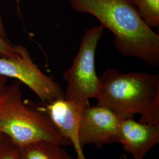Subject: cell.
Masks as SVG:
<instances>
[{
  "mask_svg": "<svg viewBox=\"0 0 159 159\" xmlns=\"http://www.w3.org/2000/svg\"><path fill=\"white\" fill-rule=\"evenodd\" d=\"M16 1H17V2L18 3V1H20V0H16Z\"/></svg>",
  "mask_w": 159,
  "mask_h": 159,
  "instance_id": "cell-17",
  "label": "cell"
},
{
  "mask_svg": "<svg viewBox=\"0 0 159 159\" xmlns=\"http://www.w3.org/2000/svg\"><path fill=\"white\" fill-rule=\"evenodd\" d=\"M77 12L89 14L111 31L117 51L154 67L159 65V35L139 15L131 0H69Z\"/></svg>",
  "mask_w": 159,
  "mask_h": 159,
  "instance_id": "cell-1",
  "label": "cell"
},
{
  "mask_svg": "<svg viewBox=\"0 0 159 159\" xmlns=\"http://www.w3.org/2000/svg\"><path fill=\"white\" fill-rule=\"evenodd\" d=\"M3 137H4V136H3V135L0 133V141L2 140V139L3 138Z\"/></svg>",
  "mask_w": 159,
  "mask_h": 159,
  "instance_id": "cell-16",
  "label": "cell"
},
{
  "mask_svg": "<svg viewBox=\"0 0 159 159\" xmlns=\"http://www.w3.org/2000/svg\"><path fill=\"white\" fill-rule=\"evenodd\" d=\"M97 105L121 119L140 115V122L159 125V75L107 70L99 77Z\"/></svg>",
  "mask_w": 159,
  "mask_h": 159,
  "instance_id": "cell-2",
  "label": "cell"
},
{
  "mask_svg": "<svg viewBox=\"0 0 159 159\" xmlns=\"http://www.w3.org/2000/svg\"><path fill=\"white\" fill-rule=\"evenodd\" d=\"M143 21L151 29L159 27V0H131Z\"/></svg>",
  "mask_w": 159,
  "mask_h": 159,
  "instance_id": "cell-10",
  "label": "cell"
},
{
  "mask_svg": "<svg viewBox=\"0 0 159 159\" xmlns=\"http://www.w3.org/2000/svg\"><path fill=\"white\" fill-rule=\"evenodd\" d=\"M20 85H7L0 97V133L19 148L43 141L71 146L37 106L23 100Z\"/></svg>",
  "mask_w": 159,
  "mask_h": 159,
  "instance_id": "cell-3",
  "label": "cell"
},
{
  "mask_svg": "<svg viewBox=\"0 0 159 159\" xmlns=\"http://www.w3.org/2000/svg\"><path fill=\"white\" fill-rule=\"evenodd\" d=\"M121 118L110 109L97 105L84 108L80 123L79 140L82 148L93 144L101 148L119 142Z\"/></svg>",
  "mask_w": 159,
  "mask_h": 159,
  "instance_id": "cell-6",
  "label": "cell"
},
{
  "mask_svg": "<svg viewBox=\"0 0 159 159\" xmlns=\"http://www.w3.org/2000/svg\"><path fill=\"white\" fill-rule=\"evenodd\" d=\"M0 33L2 34V35H6L5 30H4V26H3L2 19H1V16H0Z\"/></svg>",
  "mask_w": 159,
  "mask_h": 159,
  "instance_id": "cell-14",
  "label": "cell"
},
{
  "mask_svg": "<svg viewBox=\"0 0 159 159\" xmlns=\"http://www.w3.org/2000/svg\"><path fill=\"white\" fill-rule=\"evenodd\" d=\"M119 159H127V156H125V154H124V155H121Z\"/></svg>",
  "mask_w": 159,
  "mask_h": 159,
  "instance_id": "cell-15",
  "label": "cell"
},
{
  "mask_svg": "<svg viewBox=\"0 0 159 159\" xmlns=\"http://www.w3.org/2000/svg\"><path fill=\"white\" fill-rule=\"evenodd\" d=\"M17 54V46L11 44L5 35L0 33V57H14Z\"/></svg>",
  "mask_w": 159,
  "mask_h": 159,
  "instance_id": "cell-12",
  "label": "cell"
},
{
  "mask_svg": "<svg viewBox=\"0 0 159 159\" xmlns=\"http://www.w3.org/2000/svg\"><path fill=\"white\" fill-rule=\"evenodd\" d=\"M104 30L100 25L85 31L72 65L63 73L67 84L66 99L83 101L98 96L100 83L96 71L95 56Z\"/></svg>",
  "mask_w": 159,
  "mask_h": 159,
  "instance_id": "cell-4",
  "label": "cell"
},
{
  "mask_svg": "<svg viewBox=\"0 0 159 159\" xmlns=\"http://www.w3.org/2000/svg\"><path fill=\"white\" fill-rule=\"evenodd\" d=\"M19 157L20 159H73L63 146L46 141L19 148Z\"/></svg>",
  "mask_w": 159,
  "mask_h": 159,
  "instance_id": "cell-9",
  "label": "cell"
},
{
  "mask_svg": "<svg viewBox=\"0 0 159 159\" xmlns=\"http://www.w3.org/2000/svg\"><path fill=\"white\" fill-rule=\"evenodd\" d=\"M0 75L16 79L25 84L40 98L41 102L65 98L60 84L41 71L24 46H17V54L14 57H0Z\"/></svg>",
  "mask_w": 159,
  "mask_h": 159,
  "instance_id": "cell-5",
  "label": "cell"
},
{
  "mask_svg": "<svg viewBox=\"0 0 159 159\" xmlns=\"http://www.w3.org/2000/svg\"><path fill=\"white\" fill-rule=\"evenodd\" d=\"M89 104V100H70L63 98L37 105L58 133L73 146L77 159H86L80 143L79 132L83 111Z\"/></svg>",
  "mask_w": 159,
  "mask_h": 159,
  "instance_id": "cell-7",
  "label": "cell"
},
{
  "mask_svg": "<svg viewBox=\"0 0 159 159\" xmlns=\"http://www.w3.org/2000/svg\"><path fill=\"white\" fill-rule=\"evenodd\" d=\"M6 83H7V78L0 75V97L2 96L4 91L6 89Z\"/></svg>",
  "mask_w": 159,
  "mask_h": 159,
  "instance_id": "cell-13",
  "label": "cell"
},
{
  "mask_svg": "<svg viewBox=\"0 0 159 159\" xmlns=\"http://www.w3.org/2000/svg\"><path fill=\"white\" fill-rule=\"evenodd\" d=\"M159 142V125L137 121L134 118L121 119L119 142L134 159H144Z\"/></svg>",
  "mask_w": 159,
  "mask_h": 159,
  "instance_id": "cell-8",
  "label": "cell"
},
{
  "mask_svg": "<svg viewBox=\"0 0 159 159\" xmlns=\"http://www.w3.org/2000/svg\"><path fill=\"white\" fill-rule=\"evenodd\" d=\"M0 159H20L19 148L4 136L0 141Z\"/></svg>",
  "mask_w": 159,
  "mask_h": 159,
  "instance_id": "cell-11",
  "label": "cell"
}]
</instances>
